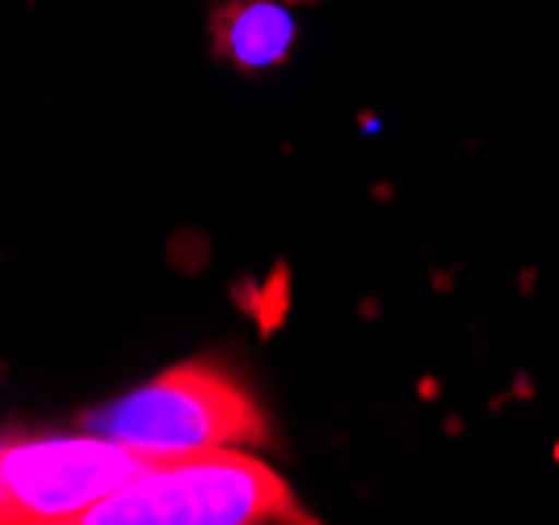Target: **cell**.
Masks as SVG:
<instances>
[{"instance_id":"1","label":"cell","mask_w":559,"mask_h":525,"mask_svg":"<svg viewBox=\"0 0 559 525\" xmlns=\"http://www.w3.org/2000/svg\"><path fill=\"white\" fill-rule=\"evenodd\" d=\"M84 429L156 463L270 442L261 404L215 361L173 366L160 379L93 408L84 416Z\"/></svg>"},{"instance_id":"2","label":"cell","mask_w":559,"mask_h":525,"mask_svg":"<svg viewBox=\"0 0 559 525\" xmlns=\"http://www.w3.org/2000/svg\"><path fill=\"white\" fill-rule=\"evenodd\" d=\"M311 522L274 467L245 450L165 458L97 500L81 525H261Z\"/></svg>"},{"instance_id":"3","label":"cell","mask_w":559,"mask_h":525,"mask_svg":"<svg viewBox=\"0 0 559 525\" xmlns=\"http://www.w3.org/2000/svg\"><path fill=\"white\" fill-rule=\"evenodd\" d=\"M156 458H143L114 438H34L0 445V522H72L131 484Z\"/></svg>"},{"instance_id":"4","label":"cell","mask_w":559,"mask_h":525,"mask_svg":"<svg viewBox=\"0 0 559 525\" xmlns=\"http://www.w3.org/2000/svg\"><path fill=\"white\" fill-rule=\"evenodd\" d=\"M290 47L295 17L286 0H224L211 9V51L245 76L282 68Z\"/></svg>"},{"instance_id":"5","label":"cell","mask_w":559,"mask_h":525,"mask_svg":"<svg viewBox=\"0 0 559 525\" xmlns=\"http://www.w3.org/2000/svg\"><path fill=\"white\" fill-rule=\"evenodd\" d=\"M290 311V270L274 265L270 282H261V307H257V329L261 336H274Z\"/></svg>"},{"instance_id":"6","label":"cell","mask_w":559,"mask_h":525,"mask_svg":"<svg viewBox=\"0 0 559 525\" xmlns=\"http://www.w3.org/2000/svg\"><path fill=\"white\" fill-rule=\"evenodd\" d=\"M231 299L245 307L249 315H257V307H261V286H252L249 277H245V282H236V286H231Z\"/></svg>"},{"instance_id":"7","label":"cell","mask_w":559,"mask_h":525,"mask_svg":"<svg viewBox=\"0 0 559 525\" xmlns=\"http://www.w3.org/2000/svg\"><path fill=\"white\" fill-rule=\"evenodd\" d=\"M362 131H379V118H374L370 110L362 114Z\"/></svg>"},{"instance_id":"8","label":"cell","mask_w":559,"mask_h":525,"mask_svg":"<svg viewBox=\"0 0 559 525\" xmlns=\"http://www.w3.org/2000/svg\"><path fill=\"white\" fill-rule=\"evenodd\" d=\"M556 450H559V445H556ZM556 458H559V454H556Z\"/></svg>"}]
</instances>
